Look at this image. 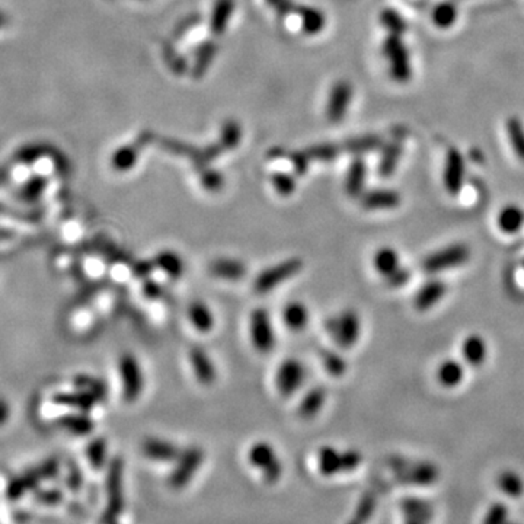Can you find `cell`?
Masks as SVG:
<instances>
[{
	"label": "cell",
	"instance_id": "1",
	"mask_svg": "<svg viewBox=\"0 0 524 524\" xmlns=\"http://www.w3.org/2000/svg\"><path fill=\"white\" fill-rule=\"evenodd\" d=\"M395 481L402 485L430 487L440 479V470L431 462L393 458L389 462Z\"/></svg>",
	"mask_w": 524,
	"mask_h": 524
},
{
	"label": "cell",
	"instance_id": "2",
	"mask_svg": "<svg viewBox=\"0 0 524 524\" xmlns=\"http://www.w3.org/2000/svg\"><path fill=\"white\" fill-rule=\"evenodd\" d=\"M363 462V456L356 450L338 452L332 446H323L319 450L318 463L323 477H334L338 473L353 472Z\"/></svg>",
	"mask_w": 524,
	"mask_h": 524
},
{
	"label": "cell",
	"instance_id": "3",
	"mask_svg": "<svg viewBox=\"0 0 524 524\" xmlns=\"http://www.w3.org/2000/svg\"><path fill=\"white\" fill-rule=\"evenodd\" d=\"M303 269V261L301 258H291L283 261L281 264L274 265L262 271L254 281V291L257 294H267L271 290L284 283L286 280L294 277Z\"/></svg>",
	"mask_w": 524,
	"mask_h": 524
},
{
	"label": "cell",
	"instance_id": "4",
	"mask_svg": "<svg viewBox=\"0 0 524 524\" xmlns=\"http://www.w3.org/2000/svg\"><path fill=\"white\" fill-rule=\"evenodd\" d=\"M470 258V249L463 243H455L429 255L422 262V268L429 274L452 269L463 265Z\"/></svg>",
	"mask_w": 524,
	"mask_h": 524
},
{
	"label": "cell",
	"instance_id": "5",
	"mask_svg": "<svg viewBox=\"0 0 524 524\" xmlns=\"http://www.w3.org/2000/svg\"><path fill=\"white\" fill-rule=\"evenodd\" d=\"M327 328L337 344L342 348L353 347L360 338V316L356 310L347 309L327 322Z\"/></svg>",
	"mask_w": 524,
	"mask_h": 524
},
{
	"label": "cell",
	"instance_id": "6",
	"mask_svg": "<svg viewBox=\"0 0 524 524\" xmlns=\"http://www.w3.org/2000/svg\"><path fill=\"white\" fill-rule=\"evenodd\" d=\"M118 366L122 382V396L127 402H134L144 388V379L139 361L133 354H124L121 356Z\"/></svg>",
	"mask_w": 524,
	"mask_h": 524
},
{
	"label": "cell",
	"instance_id": "7",
	"mask_svg": "<svg viewBox=\"0 0 524 524\" xmlns=\"http://www.w3.org/2000/svg\"><path fill=\"white\" fill-rule=\"evenodd\" d=\"M249 460H251L255 467L262 470L267 482L274 484L280 479L283 466L281 462L277 459L274 448L268 443H255L251 447V450H249Z\"/></svg>",
	"mask_w": 524,
	"mask_h": 524
},
{
	"label": "cell",
	"instance_id": "8",
	"mask_svg": "<svg viewBox=\"0 0 524 524\" xmlns=\"http://www.w3.org/2000/svg\"><path fill=\"white\" fill-rule=\"evenodd\" d=\"M383 52L390 63V73L397 82H407L411 78V63L409 54L404 42L399 40V35H392L386 40Z\"/></svg>",
	"mask_w": 524,
	"mask_h": 524
},
{
	"label": "cell",
	"instance_id": "9",
	"mask_svg": "<svg viewBox=\"0 0 524 524\" xmlns=\"http://www.w3.org/2000/svg\"><path fill=\"white\" fill-rule=\"evenodd\" d=\"M251 339L257 351L268 354L276 345V334L271 323L269 313L264 308H258L251 315Z\"/></svg>",
	"mask_w": 524,
	"mask_h": 524
},
{
	"label": "cell",
	"instance_id": "10",
	"mask_svg": "<svg viewBox=\"0 0 524 524\" xmlns=\"http://www.w3.org/2000/svg\"><path fill=\"white\" fill-rule=\"evenodd\" d=\"M203 459L204 453L202 448L190 447L185 453H182L178 458V465L173 469L169 478L170 485L173 488H182L184 485H187L192 479L194 473L198 470V467L202 466Z\"/></svg>",
	"mask_w": 524,
	"mask_h": 524
},
{
	"label": "cell",
	"instance_id": "11",
	"mask_svg": "<svg viewBox=\"0 0 524 524\" xmlns=\"http://www.w3.org/2000/svg\"><path fill=\"white\" fill-rule=\"evenodd\" d=\"M306 379V368L305 366L296 360V359H287L281 363V366L277 370V389L283 396L293 395L298 388L303 385Z\"/></svg>",
	"mask_w": 524,
	"mask_h": 524
},
{
	"label": "cell",
	"instance_id": "12",
	"mask_svg": "<svg viewBox=\"0 0 524 524\" xmlns=\"http://www.w3.org/2000/svg\"><path fill=\"white\" fill-rule=\"evenodd\" d=\"M402 524H431L434 506L419 496H407L401 501Z\"/></svg>",
	"mask_w": 524,
	"mask_h": 524
},
{
	"label": "cell",
	"instance_id": "13",
	"mask_svg": "<svg viewBox=\"0 0 524 524\" xmlns=\"http://www.w3.org/2000/svg\"><path fill=\"white\" fill-rule=\"evenodd\" d=\"M463 175H465V162L458 149H450L446 158L443 181L447 192L456 195L463 187Z\"/></svg>",
	"mask_w": 524,
	"mask_h": 524
},
{
	"label": "cell",
	"instance_id": "14",
	"mask_svg": "<svg viewBox=\"0 0 524 524\" xmlns=\"http://www.w3.org/2000/svg\"><path fill=\"white\" fill-rule=\"evenodd\" d=\"M190 361L194 368L195 378L199 382L206 386H210L214 383L217 378L216 367L203 347H192L190 349Z\"/></svg>",
	"mask_w": 524,
	"mask_h": 524
},
{
	"label": "cell",
	"instance_id": "15",
	"mask_svg": "<svg viewBox=\"0 0 524 524\" xmlns=\"http://www.w3.org/2000/svg\"><path fill=\"white\" fill-rule=\"evenodd\" d=\"M141 448L146 458L156 462H173L181 456L180 448L177 446L161 438L144 440Z\"/></svg>",
	"mask_w": 524,
	"mask_h": 524
},
{
	"label": "cell",
	"instance_id": "16",
	"mask_svg": "<svg viewBox=\"0 0 524 524\" xmlns=\"http://www.w3.org/2000/svg\"><path fill=\"white\" fill-rule=\"evenodd\" d=\"M446 293H447V286L443 281L440 280L429 281L427 284H424L415 294L414 306L421 312L430 310L441 301V298L446 296Z\"/></svg>",
	"mask_w": 524,
	"mask_h": 524
},
{
	"label": "cell",
	"instance_id": "17",
	"mask_svg": "<svg viewBox=\"0 0 524 524\" xmlns=\"http://www.w3.org/2000/svg\"><path fill=\"white\" fill-rule=\"evenodd\" d=\"M401 204V195L390 190H376L361 195V206L366 210H392Z\"/></svg>",
	"mask_w": 524,
	"mask_h": 524
},
{
	"label": "cell",
	"instance_id": "18",
	"mask_svg": "<svg viewBox=\"0 0 524 524\" xmlns=\"http://www.w3.org/2000/svg\"><path fill=\"white\" fill-rule=\"evenodd\" d=\"M462 356L465 361L473 367L482 366L488 356L485 339L477 334L466 337L462 342Z\"/></svg>",
	"mask_w": 524,
	"mask_h": 524
},
{
	"label": "cell",
	"instance_id": "19",
	"mask_svg": "<svg viewBox=\"0 0 524 524\" xmlns=\"http://www.w3.org/2000/svg\"><path fill=\"white\" fill-rule=\"evenodd\" d=\"M108 489H110V516L118 514L122 501V462L114 459L108 472Z\"/></svg>",
	"mask_w": 524,
	"mask_h": 524
},
{
	"label": "cell",
	"instance_id": "20",
	"mask_svg": "<svg viewBox=\"0 0 524 524\" xmlns=\"http://www.w3.org/2000/svg\"><path fill=\"white\" fill-rule=\"evenodd\" d=\"M209 271L217 279H224L229 281H238L246 276V267L238 261V260H228V258H219L214 260Z\"/></svg>",
	"mask_w": 524,
	"mask_h": 524
},
{
	"label": "cell",
	"instance_id": "21",
	"mask_svg": "<svg viewBox=\"0 0 524 524\" xmlns=\"http://www.w3.org/2000/svg\"><path fill=\"white\" fill-rule=\"evenodd\" d=\"M465 378L463 366L456 360H446L437 368V380L443 388L452 389L462 383Z\"/></svg>",
	"mask_w": 524,
	"mask_h": 524
},
{
	"label": "cell",
	"instance_id": "22",
	"mask_svg": "<svg viewBox=\"0 0 524 524\" xmlns=\"http://www.w3.org/2000/svg\"><path fill=\"white\" fill-rule=\"evenodd\" d=\"M327 401V390L322 386H316L310 389L301 401V405H298V415L305 419L313 418L318 415Z\"/></svg>",
	"mask_w": 524,
	"mask_h": 524
},
{
	"label": "cell",
	"instance_id": "23",
	"mask_svg": "<svg viewBox=\"0 0 524 524\" xmlns=\"http://www.w3.org/2000/svg\"><path fill=\"white\" fill-rule=\"evenodd\" d=\"M496 224L504 233H517L524 224V211L517 206H506L496 217Z\"/></svg>",
	"mask_w": 524,
	"mask_h": 524
},
{
	"label": "cell",
	"instance_id": "24",
	"mask_svg": "<svg viewBox=\"0 0 524 524\" xmlns=\"http://www.w3.org/2000/svg\"><path fill=\"white\" fill-rule=\"evenodd\" d=\"M496 487L508 498H520L524 495V479L516 470H503L496 477Z\"/></svg>",
	"mask_w": 524,
	"mask_h": 524
},
{
	"label": "cell",
	"instance_id": "25",
	"mask_svg": "<svg viewBox=\"0 0 524 524\" xmlns=\"http://www.w3.org/2000/svg\"><path fill=\"white\" fill-rule=\"evenodd\" d=\"M283 318L287 328L297 332L306 328L309 322V310L301 302H290L283 310Z\"/></svg>",
	"mask_w": 524,
	"mask_h": 524
},
{
	"label": "cell",
	"instance_id": "26",
	"mask_svg": "<svg viewBox=\"0 0 524 524\" xmlns=\"http://www.w3.org/2000/svg\"><path fill=\"white\" fill-rule=\"evenodd\" d=\"M188 316L194 328L199 332H210L214 327V318L211 310L203 302H194L188 308Z\"/></svg>",
	"mask_w": 524,
	"mask_h": 524
},
{
	"label": "cell",
	"instance_id": "27",
	"mask_svg": "<svg viewBox=\"0 0 524 524\" xmlns=\"http://www.w3.org/2000/svg\"><path fill=\"white\" fill-rule=\"evenodd\" d=\"M374 267H376L378 272L382 274L383 277H389L392 274L401 267V260H399V254L395 251L393 248L385 246L380 248L379 251L374 255Z\"/></svg>",
	"mask_w": 524,
	"mask_h": 524
},
{
	"label": "cell",
	"instance_id": "28",
	"mask_svg": "<svg viewBox=\"0 0 524 524\" xmlns=\"http://www.w3.org/2000/svg\"><path fill=\"white\" fill-rule=\"evenodd\" d=\"M155 265L162 269L170 279H180L184 272V261L177 252L163 251L155 257Z\"/></svg>",
	"mask_w": 524,
	"mask_h": 524
},
{
	"label": "cell",
	"instance_id": "29",
	"mask_svg": "<svg viewBox=\"0 0 524 524\" xmlns=\"http://www.w3.org/2000/svg\"><path fill=\"white\" fill-rule=\"evenodd\" d=\"M349 99H351V88H349L347 83H339L334 89L332 98H331L330 115L332 120L338 121L342 118Z\"/></svg>",
	"mask_w": 524,
	"mask_h": 524
},
{
	"label": "cell",
	"instance_id": "30",
	"mask_svg": "<svg viewBox=\"0 0 524 524\" xmlns=\"http://www.w3.org/2000/svg\"><path fill=\"white\" fill-rule=\"evenodd\" d=\"M366 181V166L363 161H356L348 170V177L345 182L347 192L351 197H359L363 192Z\"/></svg>",
	"mask_w": 524,
	"mask_h": 524
},
{
	"label": "cell",
	"instance_id": "31",
	"mask_svg": "<svg viewBox=\"0 0 524 524\" xmlns=\"http://www.w3.org/2000/svg\"><path fill=\"white\" fill-rule=\"evenodd\" d=\"M507 134L514 149V153L524 161V127L518 118L511 117L507 121Z\"/></svg>",
	"mask_w": 524,
	"mask_h": 524
},
{
	"label": "cell",
	"instance_id": "32",
	"mask_svg": "<svg viewBox=\"0 0 524 524\" xmlns=\"http://www.w3.org/2000/svg\"><path fill=\"white\" fill-rule=\"evenodd\" d=\"M510 508L504 503H492L482 517L481 524H507L510 521Z\"/></svg>",
	"mask_w": 524,
	"mask_h": 524
},
{
	"label": "cell",
	"instance_id": "33",
	"mask_svg": "<svg viewBox=\"0 0 524 524\" xmlns=\"http://www.w3.org/2000/svg\"><path fill=\"white\" fill-rule=\"evenodd\" d=\"M322 361L327 371L334 378H342L347 371V363L338 353L322 351Z\"/></svg>",
	"mask_w": 524,
	"mask_h": 524
},
{
	"label": "cell",
	"instance_id": "34",
	"mask_svg": "<svg viewBox=\"0 0 524 524\" xmlns=\"http://www.w3.org/2000/svg\"><path fill=\"white\" fill-rule=\"evenodd\" d=\"M456 16H458V12H456V9L452 5L443 4V5H440V6L436 8V11L433 13V21L436 22V25H437L438 28L447 30V28H450L452 25L455 23Z\"/></svg>",
	"mask_w": 524,
	"mask_h": 524
},
{
	"label": "cell",
	"instance_id": "35",
	"mask_svg": "<svg viewBox=\"0 0 524 524\" xmlns=\"http://www.w3.org/2000/svg\"><path fill=\"white\" fill-rule=\"evenodd\" d=\"M98 401H99V399L89 392L78 393V395H63L60 397V402L67 404V405H73V407H78V408L85 409V411L91 409Z\"/></svg>",
	"mask_w": 524,
	"mask_h": 524
},
{
	"label": "cell",
	"instance_id": "36",
	"mask_svg": "<svg viewBox=\"0 0 524 524\" xmlns=\"http://www.w3.org/2000/svg\"><path fill=\"white\" fill-rule=\"evenodd\" d=\"M63 424L67 429L73 430V433H78V434H89L93 429V422L85 415L66 417L63 419Z\"/></svg>",
	"mask_w": 524,
	"mask_h": 524
},
{
	"label": "cell",
	"instance_id": "37",
	"mask_svg": "<svg viewBox=\"0 0 524 524\" xmlns=\"http://www.w3.org/2000/svg\"><path fill=\"white\" fill-rule=\"evenodd\" d=\"M88 456L93 467L99 469L104 465L105 456H107V443L103 438H96L92 441V444L88 448Z\"/></svg>",
	"mask_w": 524,
	"mask_h": 524
},
{
	"label": "cell",
	"instance_id": "38",
	"mask_svg": "<svg viewBox=\"0 0 524 524\" xmlns=\"http://www.w3.org/2000/svg\"><path fill=\"white\" fill-rule=\"evenodd\" d=\"M401 158V147L399 146H392L388 149V152L385 153L382 162H380V175L382 177H389L392 172L395 170L397 161Z\"/></svg>",
	"mask_w": 524,
	"mask_h": 524
},
{
	"label": "cell",
	"instance_id": "39",
	"mask_svg": "<svg viewBox=\"0 0 524 524\" xmlns=\"http://www.w3.org/2000/svg\"><path fill=\"white\" fill-rule=\"evenodd\" d=\"M382 22L392 35H401L405 31V22L401 16L392 11H386L382 13Z\"/></svg>",
	"mask_w": 524,
	"mask_h": 524
},
{
	"label": "cell",
	"instance_id": "40",
	"mask_svg": "<svg viewBox=\"0 0 524 524\" xmlns=\"http://www.w3.org/2000/svg\"><path fill=\"white\" fill-rule=\"evenodd\" d=\"M272 182H274V187H276V190L281 195H290L296 187L294 178L287 173H276L272 177Z\"/></svg>",
	"mask_w": 524,
	"mask_h": 524
},
{
	"label": "cell",
	"instance_id": "41",
	"mask_svg": "<svg viewBox=\"0 0 524 524\" xmlns=\"http://www.w3.org/2000/svg\"><path fill=\"white\" fill-rule=\"evenodd\" d=\"M79 383L86 389V392L96 396L99 401H103V399L107 396V388L103 382L91 379V378H81Z\"/></svg>",
	"mask_w": 524,
	"mask_h": 524
},
{
	"label": "cell",
	"instance_id": "42",
	"mask_svg": "<svg viewBox=\"0 0 524 524\" xmlns=\"http://www.w3.org/2000/svg\"><path fill=\"white\" fill-rule=\"evenodd\" d=\"M136 162V153L133 151H129V149H124V151H120L115 156H114V166L118 169V170H127L130 169Z\"/></svg>",
	"mask_w": 524,
	"mask_h": 524
},
{
	"label": "cell",
	"instance_id": "43",
	"mask_svg": "<svg viewBox=\"0 0 524 524\" xmlns=\"http://www.w3.org/2000/svg\"><path fill=\"white\" fill-rule=\"evenodd\" d=\"M411 277H412L411 271H409L408 268H404V267L401 265V267H399V268L392 274V276H389V277L386 279V283H388L390 287H402V286H405L407 283H409Z\"/></svg>",
	"mask_w": 524,
	"mask_h": 524
},
{
	"label": "cell",
	"instance_id": "44",
	"mask_svg": "<svg viewBox=\"0 0 524 524\" xmlns=\"http://www.w3.org/2000/svg\"><path fill=\"white\" fill-rule=\"evenodd\" d=\"M202 181H203V185L207 190H210V191L220 190L221 188V184H223V178L220 177L219 173H216V172H209V173L203 175Z\"/></svg>",
	"mask_w": 524,
	"mask_h": 524
},
{
	"label": "cell",
	"instance_id": "45",
	"mask_svg": "<svg viewBox=\"0 0 524 524\" xmlns=\"http://www.w3.org/2000/svg\"><path fill=\"white\" fill-rule=\"evenodd\" d=\"M153 267H155V261H153V262H152V261H140V262H137V264L134 265L133 272H134V276H136V277H139V279H146V277L149 276V274L152 272Z\"/></svg>",
	"mask_w": 524,
	"mask_h": 524
},
{
	"label": "cell",
	"instance_id": "46",
	"mask_svg": "<svg viewBox=\"0 0 524 524\" xmlns=\"http://www.w3.org/2000/svg\"><path fill=\"white\" fill-rule=\"evenodd\" d=\"M143 293L149 298H158L162 296V287L153 280H146L143 284Z\"/></svg>",
	"mask_w": 524,
	"mask_h": 524
},
{
	"label": "cell",
	"instance_id": "47",
	"mask_svg": "<svg viewBox=\"0 0 524 524\" xmlns=\"http://www.w3.org/2000/svg\"><path fill=\"white\" fill-rule=\"evenodd\" d=\"M507 524H518V523H517V521H513V520H510V521H508Z\"/></svg>",
	"mask_w": 524,
	"mask_h": 524
}]
</instances>
